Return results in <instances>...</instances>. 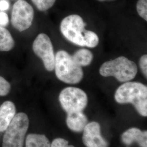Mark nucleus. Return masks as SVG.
Listing matches in <instances>:
<instances>
[{"label": "nucleus", "mask_w": 147, "mask_h": 147, "mask_svg": "<svg viewBox=\"0 0 147 147\" xmlns=\"http://www.w3.org/2000/svg\"><path fill=\"white\" fill-rule=\"evenodd\" d=\"M54 69L57 78L66 84H78L84 77L82 67L75 62L71 55L64 50L56 53Z\"/></svg>", "instance_id": "nucleus-2"}, {"label": "nucleus", "mask_w": 147, "mask_h": 147, "mask_svg": "<svg viewBox=\"0 0 147 147\" xmlns=\"http://www.w3.org/2000/svg\"><path fill=\"white\" fill-rule=\"evenodd\" d=\"M59 100L67 113L82 112L88 104L86 93L82 89L73 87L63 89L59 95Z\"/></svg>", "instance_id": "nucleus-6"}, {"label": "nucleus", "mask_w": 147, "mask_h": 147, "mask_svg": "<svg viewBox=\"0 0 147 147\" xmlns=\"http://www.w3.org/2000/svg\"><path fill=\"white\" fill-rule=\"evenodd\" d=\"M15 42L11 33L5 27H0V51H9L14 47Z\"/></svg>", "instance_id": "nucleus-15"}, {"label": "nucleus", "mask_w": 147, "mask_h": 147, "mask_svg": "<svg viewBox=\"0 0 147 147\" xmlns=\"http://www.w3.org/2000/svg\"><path fill=\"white\" fill-rule=\"evenodd\" d=\"M28 126L29 119L26 114H16L5 131L2 147H23Z\"/></svg>", "instance_id": "nucleus-4"}, {"label": "nucleus", "mask_w": 147, "mask_h": 147, "mask_svg": "<svg viewBox=\"0 0 147 147\" xmlns=\"http://www.w3.org/2000/svg\"><path fill=\"white\" fill-rule=\"evenodd\" d=\"M8 24L9 18L8 15L5 12H0V27H5Z\"/></svg>", "instance_id": "nucleus-22"}, {"label": "nucleus", "mask_w": 147, "mask_h": 147, "mask_svg": "<svg viewBox=\"0 0 147 147\" xmlns=\"http://www.w3.org/2000/svg\"><path fill=\"white\" fill-rule=\"evenodd\" d=\"M26 147H51V143L45 135L31 134L27 136Z\"/></svg>", "instance_id": "nucleus-13"}, {"label": "nucleus", "mask_w": 147, "mask_h": 147, "mask_svg": "<svg viewBox=\"0 0 147 147\" xmlns=\"http://www.w3.org/2000/svg\"><path fill=\"white\" fill-rule=\"evenodd\" d=\"M34 10L31 5L25 0H18L13 5L11 22L19 31H25L32 25Z\"/></svg>", "instance_id": "nucleus-7"}, {"label": "nucleus", "mask_w": 147, "mask_h": 147, "mask_svg": "<svg viewBox=\"0 0 147 147\" xmlns=\"http://www.w3.org/2000/svg\"><path fill=\"white\" fill-rule=\"evenodd\" d=\"M121 140L127 146L136 142L141 147H147V131H142L136 127L131 128L124 132L122 135Z\"/></svg>", "instance_id": "nucleus-10"}, {"label": "nucleus", "mask_w": 147, "mask_h": 147, "mask_svg": "<svg viewBox=\"0 0 147 147\" xmlns=\"http://www.w3.org/2000/svg\"><path fill=\"white\" fill-rule=\"evenodd\" d=\"M66 123L69 128L74 131L81 132L88 124V119L82 112L67 113Z\"/></svg>", "instance_id": "nucleus-12"}, {"label": "nucleus", "mask_w": 147, "mask_h": 147, "mask_svg": "<svg viewBox=\"0 0 147 147\" xmlns=\"http://www.w3.org/2000/svg\"><path fill=\"white\" fill-rule=\"evenodd\" d=\"M82 136L87 147H107L108 143L101 135L100 124L95 121L88 123L85 126Z\"/></svg>", "instance_id": "nucleus-9"}, {"label": "nucleus", "mask_w": 147, "mask_h": 147, "mask_svg": "<svg viewBox=\"0 0 147 147\" xmlns=\"http://www.w3.org/2000/svg\"><path fill=\"white\" fill-rule=\"evenodd\" d=\"M9 8V3L7 0H0V11H7Z\"/></svg>", "instance_id": "nucleus-23"}, {"label": "nucleus", "mask_w": 147, "mask_h": 147, "mask_svg": "<svg viewBox=\"0 0 147 147\" xmlns=\"http://www.w3.org/2000/svg\"><path fill=\"white\" fill-rule=\"evenodd\" d=\"M116 101L121 104H131L142 116H147V87L137 82H126L117 89Z\"/></svg>", "instance_id": "nucleus-1"}, {"label": "nucleus", "mask_w": 147, "mask_h": 147, "mask_svg": "<svg viewBox=\"0 0 147 147\" xmlns=\"http://www.w3.org/2000/svg\"><path fill=\"white\" fill-rule=\"evenodd\" d=\"M16 115L14 104L6 101L0 106V132H4Z\"/></svg>", "instance_id": "nucleus-11"}, {"label": "nucleus", "mask_w": 147, "mask_h": 147, "mask_svg": "<svg viewBox=\"0 0 147 147\" xmlns=\"http://www.w3.org/2000/svg\"><path fill=\"white\" fill-rule=\"evenodd\" d=\"M100 1H111V0H98Z\"/></svg>", "instance_id": "nucleus-24"}, {"label": "nucleus", "mask_w": 147, "mask_h": 147, "mask_svg": "<svg viewBox=\"0 0 147 147\" xmlns=\"http://www.w3.org/2000/svg\"><path fill=\"white\" fill-rule=\"evenodd\" d=\"M11 85L5 78L0 76V96H5L10 92Z\"/></svg>", "instance_id": "nucleus-19"}, {"label": "nucleus", "mask_w": 147, "mask_h": 147, "mask_svg": "<svg viewBox=\"0 0 147 147\" xmlns=\"http://www.w3.org/2000/svg\"><path fill=\"white\" fill-rule=\"evenodd\" d=\"M39 11H46L53 7L56 0H31Z\"/></svg>", "instance_id": "nucleus-17"}, {"label": "nucleus", "mask_w": 147, "mask_h": 147, "mask_svg": "<svg viewBox=\"0 0 147 147\" xmlns=\"http://www.w3.org/2000/svg\"><path fill=\"white\" fill-rule=\"evenodd\" d=\"M137 11L139 16L147 21V0H138L136 5Z\"/></svg>", "instance_id": "nucleus-18"}, {"label": "nucleus", "mask_w": 147, "mask_h": 147, "mask_svg": "<svg viewBox=\"0 0 147 147\" xmlns=\"http://www.w3.org/2000/svg\"><path fill=\"white\" fill-rule=\"evenodd\" d=\"M72 57L75 62L82 67L88 66L91 64L93 59V55L88 49H81L76 51L72 55Z\"/></svg>", "instance_id": "nucleus-14"}, {"label": "nucleus", "mask_w": 147, "mask_h": 147, "mask_svg": "<svg viewBox=\"0 0 147 147\" xmlns=\"http://www.w3.org/2000/svg\"><path fill=\"white\" fill-rule=\"evenodd\" d=\"M32 49L37 56L42 59L47 71H53L55 67V55L50 38L45 33H40L34 40Z\"/></svg>", "instance_id": "nucleus-8"}, {"label": "nucleus", "mask_w": 147, "mask_h": 147, "mask_svg": "<svg viewBox=\"0 0 147 147\" xmlns=\"http://www.w3.org/2000/svg\"><path fill=\"white\" fill-rule=\"evenodd\" d=\"M84 36V47L94 48L98 45L99 42V37L94 32L85 30Z\"/></svg>", "instance_id": "nucleus-16"}, {"label": "nucleus", "mask_w": 147, "mask_h": 147, "mask_svg": "<svg viewBox=\"0 0 147 147\" xmlns=\"http://www.w3.org/2000/svg\"><path fill=\"white\" fill-rule=\"evenodd\" d=\"M137 71L136 63L125 57L121 56L103 63L99 73L102 76H113L119 82H126L135 78Z\"/></svg>", "instance_id": "nucleus-3"}, {"label": "nucleus", "mask_w": 147, "mask_h": 147, "mask_svg": "<svg viewBox=\"0 0 147 147\" xmlns=\"http://www.w3.org/2000/svg\"><path fill=\"white\" fill-rule=\"evenodd\" d=\"M51 147H75L72 145H69V143L67 140L58 138L53 141L51 144Z\"/></svg>", "instance_id": "nucleus-20"}, {"label": "nucleus", "mask_w": 147, "mask_h": 147, "mask_svg": "<svg viewBox=\"0 0 147 147\" xmlns=\"http://www.w3.org/2000/svg\"><path fill=\"white\" fill-rule=\"evenodd\" d=\"M139 64L140 69L143 75L147 78V55H144L140 59Z\"/></svg>", "instance_id": "nucleus-21"}, {"label": "nucleus", "mask_w": 147, "mask_h": 147, "mask_svg": "<svg viewBox=\"0 0 147 147\" xmlns=\"http://www.w3.org/2000/svg\"><path fill=\"white\" fill-rule=\"evenodd\" d=\"M85 26L86 23L80 16L73 14L63 19L60 29L63 36L69 42L78 46L84 47Z\"/></svg>", "instance_id": "nucleus-5"}]
</instances>
